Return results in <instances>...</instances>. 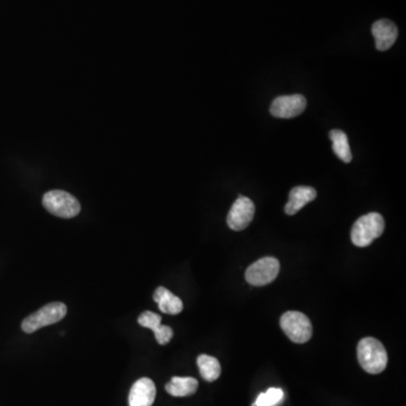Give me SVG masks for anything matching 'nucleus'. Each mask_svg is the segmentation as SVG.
I'll return each instance as SVG.
<instances>
[{"label":"nucleus","instance_id":"obj_1","mask_svg":"<svg viewBox=\"0 0 406 406\" xmlns=\"http://www.w3.org/2000/svg\"><path fill=\"white\" fill-rule=\"evenodd\" d=\"M361 368L368 374L378 375L387 367L388 357L380 341L375 338H365L359 342L357 349Z\"/></svg>","mask_w":406,"mask_h":406},{"label":"nucleus","instance_id":"obj_2","mask_svg":"<svg viewBox=\"0 0 406 406\" xmlns=\"http://www.w3.org/2000/svg\"><path fill=\"white\" fill-rule=\"evenodd\" d=\"M385 230V220L380 213H372L362 215L355 221L351 229V240L358 248H366Z\"/></svg>","mask_w":406,"mask_h":406},{"label":"nucleus","instance_id":"obj_3","mask_svg":"<svg viewBox=\"0 0 406 406\" xmlns=\"http://www.w3.org/2000/svg\"><path fill=\"white\" fill-rule=\"evenodd\" d=\"M42 205L48 213L64 219L73 218L78 215L81 209L78 200L62 190L46 192L42 199Z\"/></svg>","mask_w":406,"mask_h":406},{"label":"nucleus","instance_id":"obj_4","mask_svg":"<svg viewBox=\"0 0 406 406\" xmlns=\"http://www.w3.org/2000/svg\"><path fill=\"white\" fill-rule=\"evenodd\" d=\"M67 315V306L64 303H50L38 312L29 315L22 322V330L27 334H32L40 328L52 325L64 320Z\"/></svg>","mask_w":406,"mask_h":406},{"label":"nucleus","instance_id":"obj_5","mask_svg":"<svg viewBox=\"0 0 406 406\" xmlns=\"http://www.w3.org/2000/svg\"><path fill=\"white\" fill-rule=\"evenodd\" d=\"M280 325L285 335L293 342L303 345L312 339L313 326L310 318L300 312H287L281 316Z\"/></svg>","mask_w":406,"mask_h":406},{"label":"nucleus","instance_id":"obj_6","mask_svg":"<svg viewBox=\"0 0 406 406\" xmlns=\"http://www.w3.org/2000/svg\"><path fill=\"white\" fill-rule=\"evenodd\" d=\"M280 262L272 256L261 258L248 267L245 278L250 285L262 287L273 283L279 275Z\"/></svg>","mask_w":406,"mask_h":406},{"label":"nucleus","instance_id":"obj_7","mask_svg":"<svg viewBox=\"0 0 406 406\" xmlns=\"http://www.w3.org/2000/svg\"><path fill=\"white\" fill-rule=\"evenodd\" d=\"M255 215V205L253 201L246 197H240L235 201L227 215L229 228L236 232L244 230L253 220Z\"/></svg>","mask_w":406,"mask_h":406},{"label":"nucleus","instance_id":"obj_8","mask_svg":"<svg viewBox=\"0 0 406 406\" xmlns=\"http://www.w3.org/2000/svg\"><path fill=\"white\" fill-rule=\"evenodd\" d=\"M307 101L303 95L295 94L279 96L272 102L270 112L272 116L280 118H296L306 108Z\"/></svg>","mask_w":406,"mask_h":406},{"label":"nucleus","instance_id":"obj_9","mask_svg":"<svg viewBox=\"0 0 406 406\" xmlns=\"http://www.w3.org/2000/svg\"><path fill=\"white\" fill-rule=\"evenodd\" d=\"M156 398V386L151 378H140L130 390L129 406H153Z\"/></svg>","mask_w":406,"mask_h":406},{"label":"nucleus","instance_id":"obj_10","mask_svg":"<svg viewBox=\"0 0 406 406\" xmlns=\"http://www.w3.org/2000/svg\"><path fill=\"white\" fill-rule=\"evenodd\" d=\"M138 323L143 328H151L158 345H165L172 340L174 332L170 326L162 325V316L156 313L143 312L138 318Z\"/></svg>","mask_w":406,"mask_h":406},{"label":"nucleus","instance_id":"obj_11","mask_svg":"<svg viewBox=\"0 0 406 406\" xmlns=\"http://www.w3.org/2000/svg\"><path fill=\"white\" fill-rule=\"evenodd\" d=\"M372 31L375 40H376V48L380 51H386L392 48L397 39V27L388 19L377 21L372 25Z\"/></svg>","mask_w":406,"mask_h":406},{"label":"nucleus","instance_id":"obj_12","mask_svg":"<svg viewBox=\"0 0 406 406\" xmlns=\"http://www.w3.org/2000/svg\"><path fill=\"white\" fill-rule=\"evenodd\" d=\"M318 197V192L310 186H296L289 194V201L285 207L287 215H296L307 203L314 201Z\"/></svg>","mask_w":406,"mask_h":406},{"label":"nucleus","instance_id":"obj_13","mask_svg":"<svg viewBox=\"0 0 406 406\" xmlns=\"http://www.w3.org/2000/svg\"><path fill=\"white\" fill-rule=\"evenodd\" d=\"M153 300L158 304L161 312L168 315H178L183 310V302L165 287H158L153 293Z\"/></svg>","mask_w":406,"mask_h":406},{"label":"nucleus","instance_id":"obj_14","mask_svg":"<svg viewBox=\"0 0 406 406\" xmlns=\"http://www.w3.org/2000/svg\"><path fill=\"white\" fill-rule=\"evenodd\" d=\"M199 382L192 377H173L165 386L167 393L174 397H186L197 393Z\"/></svg>","mask_w":406,"mask_h":406},{"label":"nucleus","instance_id":"obj_15","mask_svg":"<svg viewBox=\"0 0 406 406\" xmlns=\"http://www.w3.org/2000/svg\"><path fill=\"white\" fill-rule=\"evenodd\" d=\"M197 362L200 374L205 382H213L220 377L221 367L218 359L211 355H200Z\"/></svg>","mask_w":406,"mask_h":406},{"label":"nucleus","instance_id":"obj_16","mask_svg":"<svg viewBox=\"0 0 406 406\" xmlns=\"http://www.w3.org/2000/svg\"><path fill=\"white\" fill-rule=\"evenodd\" d=\"M330 138L333 143V151L342 162L350 163L352 161V153L350 149L347 135L342 130H332Z\"/></svg>","mask_w":406,"mask_h":406},{"label":"nucleus","instance_id":"obj_17","mask_svg":"<svg viewBox=\"0 0 406 406\" xmlns=\"http://www.w3.org/2000/svg\"><path fill=\"white\" fill-rule=\"evenodd\" d=\"M285 397V393L281 388L271 387L260 394L256 398L255 403L252 406H277Z\"/></svg>","mask_w":406,"mask_h":406}]
</instances>
